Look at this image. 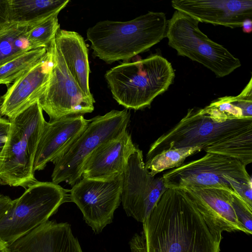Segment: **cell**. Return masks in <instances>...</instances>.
<instances>
[{"label":"cell","instance_id":"52a82bcc","mask_svg":"<svg viewBox=\"0 0 252 252\" xmlns=\"http://www.w3.org/2000/svg\"><path fill=\"white\" fill-rule=\"evenodd\" d=\"M68 192L52 182L37 181L29 186L13 200L11 208L0 220V239L9 246L48 220L62 204L69 200Z\"/></svg>","mask_w":252,"mask_h":252},{"label":"cell","instance_id":"9a60e30c","mask_svg":"<svg viewBox=\"0 0 252 252\" xmlns=\"http://www.w3.org/2000/svg\"><path fill=\"white\" fill-rule=\"evenodd\" d=\"M181 189L185 190L194 202L211 230L220 234L223 231H242L247 234L233 205L234 192L214 188Z\"/></svg>","mask_w":252,"mask_h":252},{"label":"cell","instance_id":"2e32d148","mask_svg":"<svg viewBox=\"0 0 252 252\" xmlns=\"http://www.w3.org/2000/svg\"><path fill=\"white\" fill-rule=\"evenodd\" d=\"M89 122L81 115L46 121L35 155L34 171L43 170L48 162L54 163L59 158L83 131Z\"/></svg>","mask_w":252,"mask_h":252},{"label":"cell","instance_id":"ac0fdd59","mask_svg":"<svg viewBox=\"0 0 252 252\" xmlns=\"http://www.w3.org/2000/svg\"><path fill=\"white\" fill-rule=\"evenodd\" d=\"M10 252H83L67 222L47 220L9 246Z\"/></svg>","mask_w":252,"mask_h":252},{"label":"cell","instance_id":"484cf974","mask_svg":"<svg viewBox=\"0 0 252 252\" xmlns=\"http://www.w3.org/2000/svg\"><path fill=\"white\" fill-rule=\"evenodd\" d=\"M232 203L238 219L246 230L247 234H252V207L235 193L233 194Z\"/></svg>","mask_w":252,"mask_h":252},{"label":"cell","instance_id":"8992f818","mask_svg":"<svg viewBox=\"0 0 252 252\" xmlns=\"http://www.w3.org/2000/svg\"><path fill=\"white\" fill-rule=\"evenodd\" d=\"M166 188H214L239 195L252 207V181L239 160L206 153L202 158L184 163L162 176Z\"/></svg>","mask_w":252,"mask_h":252},{"label":"cell","instance_id":"8fae6325","mask_svg":"<svg viewBox=\"0 0 252 252\" xmlns=\"http://www.w3.org/2000/svg\"><path fill=\"white\" fill-rule=\"evenodd\" d=\"M122 175L107 180L81 178L69 190V200L80 210L86 223L100 233L112 223L121 202Z\"/></svg>","mask_w":252,"mask_h":252},{"label":"cell","instance_id":"7402d4cb","mask_svg":"<svg viewBox=\"0 0 252 252\" xmlns=\"http://www.w3.org/2000/svg\"><path fill=\"white\" fill-rule=\"evenodd\" d=\"M42 22H9L0 29V66L30 50L26 33L33 26Z\"/></svg>","mask_w":252,"mask_h":252},{"label":"cell","instance_id":"cb8c5ba5","mask_svg":"<svg viewBox=\"0 0 252 252\" xmlns=\"http://www.w3.org/2000/svg\"><path fill=\"white\" fill-rule=\"evenodd\" d=\"M203 150V147L199 146L170 148L146 160L145 165L150 173L155 176L165 170L181 166L188 157Z\"/></svg>","mask_w":252,"mask_h":252},{"label":"cell","instance_id":"83f0119b","mask_svg":"<svg viewBox=\"0 0 252 252\" xmlns=\"http://www.w3.org/2000/svg\"><path fill=\"white\" fill-rule=\"evenodd\" d=\"M9 0H0V29L9 21Z\"/></svg>","mask_w":252,"mask_h":252},{"label":"cell","instance_id":"d6986e66","mask_svg":"<svg viewBox=\"0 0 252 252\" xmlns=\"http://www.w3.org/2000/svg\"><path fill=\"white\" fill-rule=\"evenodd\" d=\"M54 42L82 91L87 95L93 97L89 87L90 69L88 49L83 37L77 32L59 28Z\"/></svg>","mask_w":252,"mask_h":252},{"label":"cell","instance_id":"1f68e13d","mask_svg":"<svg viewBox=\"0 0 252 252\" xmlns=\"http://www.w3.org/2000/svg\"><path fill=\"white\" fill-rule=\"evenodd\" d=\"M2 101V96L0 97V106L1 104ZM0 117H1V116L0 115Z\"/></svg>","mask_w":252,"mask_h":252},{"label":"cell","instance_id":"e0dca14e","mask_svg":"<svg viewBox=\"0 0 252 252\" xmlns=\"http://www.w3.org/2000/svg\"><path fill=\"white\" fill-rule=\"evenodd\" d=\"M136 148L126 130L102 143L90 155L84 164L82 178L107 180L122 175Z\"/></svg>","mask_w":252,"mask_h":252},{"label":"cell","instance_id":"4316f807","mask_svg":"<svg viewBox=\"0 0 252 252\" xmlns=\"http://www.w3.org/2000/svg\"><path fill=\"white\" fill-rule=\"evenodd\" d=\"M10 125L9 119L0 117V158L8 138Z\"/></svg>","mask_w":252,"mask_h":252},{"label":"cell","instance_id":"7a4b0ae2","mask_svg":"<svg viewBox=\"0 0 252 252\" xmlns=\"http://www.w3.org/2000/svg\"><path fill=\"white\" fill-rule=\"evenodd\" d=\"M198 146L206 153L232 158L247 166L252 162V118L217 122L200 108L189 109L175 126L151 144L146 159L170 148Z\"/></svg>","mask_w":252,"mask_h":252},{"label":"cell","instance_id":"4dcf8cb0","mask_svg":"<svg viewBox=\"0 0 252 252\" xmlns=\"http://www.w3.org/2000/svg\"><path fill=\"white\" fill-rule=\"evenodd\" d=\"M0 252H10L9 246L0 239Z\"/></svg>","mask_w":252,"mask_h":252},{"label":"cell","instance_id":"44dd1931","mask_svg":"<svg viewBox=\"0 0 252 252\" xmlns=\"http://www.w3.org/2000/svg\"><path fill=\"white\" fill-rule=\"evenodd\" d=\"M69 0H9V21H44L58 15Z\"/></svg>","mask_w":252,"mask_h":252},{"label":"cell","instance_id":"30bf717a","mask_svg":"<svg viewBox=\"0 0 252 252\" xmlns=\"http://www.w3.org/2000/svg\"><path fill=\"white\" fill-rule=\"evenodd\" d=\"M51 49L53 65L51 77L39 100L42 110L49 116V121L92 112L95 102L94 97L87 95L82 91L54 41Z\"/></svg>","mask_w":252,"mask_h":252},{"label":"cell","instance_id":"f1b7e54d","mask_svg":"<svg viewBox=\"0 0 252 252\" xmlns=\"http://www.w3.org/2000/svg\"><path fill=\"white\" fill-rule=\"evenodd\" d=\"M13 204L9 196L0 194V220L7 213Z\"/></svg>","mask_w":252,"mask_h":252},{"label":"cell","instance_id":"f546056e","mask_svg":"<svg viewBox=\"0 0 252 252\" xmlns=\"http://www.w3.org/2000/svg\"><path fill=\"white\" fill-rule=\"evenodd\" d=\"M243 31L245 33H250L252 31V20H245L242 26Z\"/></svg>","mask_w":252,"mask_h":252},{"label":"cell","instance_id":"4fadbf2b","mask_svg":"<svg viewBox=\"0 0 252 252\" xmlns=\"http://www.w3.org/2000/svg\"><path fill=\"white\" fill-rule=\"evenodd\" d=\"M51 47L38 63L7 89L2 96L1 116L10 119L42 97L49 83L53 65Z\"/></svg>","mask_w":252,"mask_h":252},{"label":"cell","instance_id":"7c38bea8","mask_svg":"<svg viewBox=\"0 0 252 252\" xmlns=\"http://www.w3.org/2000/svg\"><path fill=\"white\" fill-rule=\"evenodd\" d=\"M166 189L162 177L147 169L142 151L136 147L122 174L121 202L126 215L143 223Z\"/></svg>","mask_w":252,"mask_h":252},{"label":"cell","instance_id":"9c48e42d","mask_svg":"<svg viewBox=\"0 0 252 252\" xmlns=\"http://www.w3.org/2000/svg\"><path fill=\"white\" fill-rule=\"evenodd\" d=\"M130 113L126 109L112 110L89 120V123L67 150L54 163L52 182H65L72 186L81 178L84 164L102 143L127 129Z\"/></svg>","mask_w":252,"mask_h":252},{"label":"cell","instance_id":"ffe728a7","mask_svg":"<svg viewBox=\"0 0 252 252\" xmlns=\"http://www.w3.org/2000/svg\"><path fill=\"white\" fill-rule=\"evenodd\" d=\"M252 81L251 77L238 95L219 97L201 108V112L217 122L252 118Z\"/></svg>","mask_w":252,"mask_h":252},{"label":"cell","instance_id":"ba28073f","mask_svg":"<svg viewBox=\"0 0 252 252\" xmlns=\"http://www.w3.org/2000/svg\"><path fill=\"white\" fill-rule=\"evenodd\" d=\"M200 22L175 10L167 20L165 37L179 56L186 57L210 69L218 78L229 75L241 66L240 60L199 29Z\"/></svg>","mask_w":252,"mask_h":252},{"label":"cell","instance_id":"6da1fadb","mask_svg":"<svg viewBox=\"0 0 252 252\" xmlns=\"http://www.w3.org/2000/svg\"><path fill=\"white\" fill-rule=\"evenodd\" d=\"M142 223L129 242L131 252H220L221 234L210 228L182 189L167 188Z\"/></svg>","mask_w":252,"mask_h":252},{"label":"cell","instance_id":"5bb4252c","mask_svg":"<svg viewBox=\"0 0 252 252\" xmlns=\"http://www.w3.org/2000/svg\"><path fill=\"white\" fill-rule=\"evenodd\" d=\"M171 5L199 22L231 29L252 20V0H173Z\"/></svg>","mask_w":252,"mask_h":252},{"label":"cell","instance_id":"603a6c76","mask_svg":"<svg viewBox=\"0 0 252 252\" xmlns=\"http://www.w3.org/2000/svg\"><path fill=\"white\" fill-rule=\"evenodd\" d=\"M47 50L45 48L30 50L0 66V85L13 83L38 63Z\"/></svg>","mask_w":252,"mask_h":252},{"label":"cell","instance_id":"d4e9b609","mask_svg":"<svg viewBox=\"0 0 252 252\" xmlns=\"http://www.w3.org/2000/svg\"><path fill=\"white\" fill-rule=\"evenodd\" d=\"M58 15L35 25L27 32L26 40L30 50L51 47L60 28Z\"/></svg>","mask_w":252,"mask_h":252},{"label":"cell","instance_id":"3957f363","mask_svg":"<svg viewBox=\"0 0 252 252\" xmlns=\"http://www.w3.org/2000/svg\"><path fill=\"white\" fill-rule=\"evenodd\" d=\"M167 22L165 13L152 11L126 22L104 20L89 28L87 37L95 57L128 62L165 37Z\"/></svg>","mask_w":252,"mask_h":252},{"label":"cell","instance_id":"5b68a950","mask_svg":"<svg viewBox=\"0 0 252 252\" xmlns=\"http://www.w3.org/2000/svg\"><path fill=\"white\" fill-rule=\"evenodd\" d=\"M8 119L9 134L0 158V185L27 189L37 181L33 163L46 122L39 101Z\"/></svg>","mask_w":252,"mask_h":252},{"label":"cell","instance_id":"277c9868","mask_svg":"<svg viewBox=\"0 0 252 252\" xmlns=\"http://www.w3.org/2000/svg\"><path fill=\"white\" fill-rule=\"evenodd\" d=\"M105 78L114 99L126 109L150 106L154 99L173 83L175 71L158 54L133 62H124L108 70Z\"/></svg>","mask_w":252,"mask_h":252}]
</instances>
